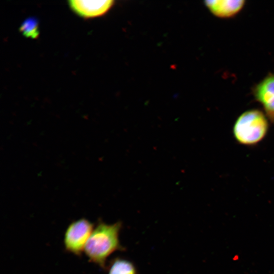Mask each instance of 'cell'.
Here are the masks:
<instances>
[{"label":"cell","mask_w":274,"mask_h":274,"mask_svg":"<svg viewBox=\"0 0 274 274\" xmlns=\"http://www.w3.org/2000/svg\"><path fill=\"white\" fill-rule=\"evenodd\" d=\"M122 227L121 221L108 224L101 220H98L84 249V253L90 262L105 269L110 255L116 251L125 250L119 238Z\"/></svg>","instance_id":"6da1fadb"},{"label":"cell","mask_w":274,"mask_h":274,"mask_svg":"<svg viewBox=\"0 0 274 274\" xmlns=\"http://www.w3.org/2000/svg\"><path fill=\"white\" fill-rule=\"evenodd\" d=\"M267 122L262 112L250 110L243 113L237 119L233 133L241 143L252 145L261 141L267 130Z\"/></svg>","instance_id":"7a4b0ae2"},{"label":"cell","mask_w":274,"mask_h":274,"mask_svg":"<svg viewBox=\"0 0 274 274\" xmlns=\"http://www.w3.org/2000/svg\"><path fill=\"white\" fill-rule=\"evenodd\" d=\"M94 227L93 223L85 218H81L71 223L64 235L63 244L65 251L77 256L82 255Z\"/></svg>","instance_id":"3957f363"},{"label":"cell","mask_w":274,"mask_h":274,"mask_svg":"<svg viewBox=\"0 0 274 274\" xmlns=\"http://www.w3.org/2000/svg\"><path fill=\"white\" fill-rule=\"evenodd\" d=\"M114 1L72 0L68 1L70 8L78 16L90 18L101 16L113 6Z\"/></svg>","instance_id":"277c9868"},{"label":"cell","mask_w":274,"mask_h":274,"mask_svg":"<svg viewBox=\"0 0 274 274\" xmlns=\"http://www.w3.org/2000/svg\"><path fill=\"white\" fill-rule=\"evenodd\" d=\"M255 96L274 119V75L265 78L256 87Z\"/></svg>","instance_id":"5b68a950"},{"label":"cell","mask_w":274,"mask_h":274,"mask_svg":"<svg viewBox=\"0 0 274 274\" xmlns=\"http://www.w3.org/2000/svg\"><path fill=\"white\" fill-rule=\"evenodd\" d=\"M243 0L207 1L205 4L215 15L220 17H229L238 12L244 5Z\"/></svg>","instance_id":"8992f818"},{"label":"cell","mask_w":274,"mask_h":274,"mask_svg":"<svg viewBox=\"0 0 274 274\" xmlns=\"http://www.w3.org/2000/svg\"><path fill=\"white\" fill-rule=\"evenodd\" d=\"M108 269V274H138L137 268L133 262L119 257L111 261Z\"/></svg>","instance_id":"52a82bcc"},{"label":"cell","mask_w":274,"mask_h":274,"mask_svg":"<svg viewBox=\"0 0 274 274\" xmlns=\"http://www.w3.org/2000/svg\"><path fill=\"white\" fill-rule=\"evenodd\" d=\"M19 29L24 37L36 39L39 35L38 21L34 17L28 18L22 23Z\"/></svg>","instance_id":"ba28073f"}]
</instances>
